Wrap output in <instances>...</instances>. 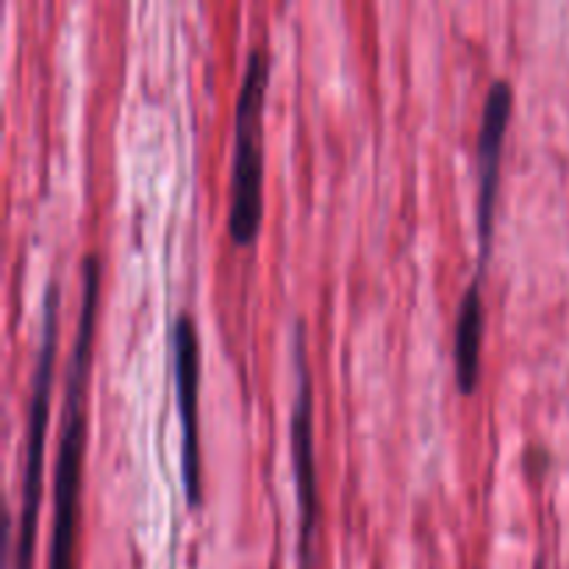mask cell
Returning <instances> with one entry per match:
<instances>
[{"mask_svg":"<svg viewBox=\"0 0 569 569\" xmlns=\"http://www.w3.org/2000/svg\"><path fill=\"white\" fill-rule=\"evenodd\" d=\"M98 295L100 259L89 250L81 261V309H78L76 342L67 365L64 415H61V437L53 467V533H50L48 569H72L76 559L78 498H81L83 450H87V387Z\"/></svg>","mask_w":569,"mask_h":569,"instance_id":"6da1fadb","label":"cell"},{"mask_svg":"<svg viewBox=\"0 0 569 569\" xmlns=\"http://www.w3.org/2000/svg\"><path fill=\"white\" fill-rule=\"evenodd\" d=\"M270 81V50L253 44L244 61L242 87L233 114V170L228 231L233 242H253L264 217V98Z\"/></svg>","mask_w":569,"mask_h":569,"instance_id":"7a4b0ae2","label":"cell"},{"mask_svg":"<svg viewBox=\"0 0 569 569\" xmlns=\"http://www.w3.org/2000/svg\"><path fill=\"white\" fill-rule=\"evenodd\" d=\"M56 339H59V283L50 281L42 303V337H39L37 361L31 376V400H28L26 422V461H22V498L20 526H17V569L33 567L37 548L39 503H42V467H44V433H48L50 392H53Z\"/></svg>","mask_w":569,"mask_h":569,"instance_id":"3957f363","label":"cell"},{"mask_svg":"<svg viewBox=\"0 0 569 569\" xmlns=\"http://www.w3.org/2000/svg\"><path fill=\"white\" fill-rule=\"evenodd\" d=\"M295 400L289 417V442H292L295 487H298L300 569H317V533H320V483H317L315 456V381H311L309 353H306L303 322L292 333Z\"/></svg>","mask_w":569,"mask_h":569,"instance_id":"277c9868","label":"cell"},{"mask_svg":"<svg viewBox=\"0 0 569 569\" xmlns=\"http://www.w3.org/2000/svg\"><path fill=\"white\" fill-rule=\"evenodd\" d=\"M172 356H176L178 417H181V476L189 503L203 500L200 478V337L194 317L181 311L172 322Z\"/></svg>","mask_w":569,"mask_h":569,"instance_id":"5b68a950","label":"cell"},{"mask_svg":"<svg viewBox=\"0 0 569 569\" xmlns=\"http://www.w3.org/2000/svg\"><path fill=\"white\" fill-rule=\"evenodd\" d=\"M515 106V87L509 78H495L487 89L481 109V126H478V250L481 264L492 250L495 233V206H498L500 187V153H503L506 128L511 120Z\"/></svg>","mask_w":569,"mask_h":569,"instance_id":"8992f818","label":"cell"},{"mask_svg":"<svg viewBox=\"0 0 569 569\" xmlns=\"http://www.w3.org/2000/svg\"><path fill=\"white\" fill-rule=\"evenodd\" d=\"M483 295H481V276L472 278L459 300V317H456V378L459 389L465 395L476 392L478 370H481V342H483Z\"/></svg>","mask_w":569,"mask_h":569,"instance_id":"52a82bcc","label":"cell"},{"mask_svg":"<svg viewBox=\"0 0 569 569\" xmlns=\"http://www.w3.org/2000/svg\"><path fill=\"white\" fill-rule=\"evenodd\" d=\"M533 569H548V567H545V559H539L537 567H533Z\"/></svg>","mask_w":569,"mask_h":569,"instance_id":"ba28073f","label":"cell"}]
</instances>
